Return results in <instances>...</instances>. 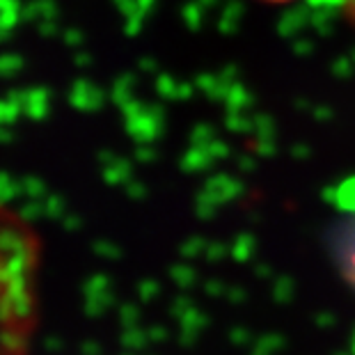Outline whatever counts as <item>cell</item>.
I'll list each match as a JSON object with an SVG mask.
<instances>
[{
  "label": "cell",
  "instance_id": "cell-1",
  "mask_svg": "<svg viewBox=\"0 0 355 355\" xmlns=\"http://www.w3.org/2000/svg\"><path fill=\"white\" fill-rule=\"evenodd\" d=\"M37 316L33 234L0 207V355H28Z\"/></svg>",
  "mask_w": 355,
  "mask_h": 355
},
{
  "label": "cell",
  "instance_id": "cell-2",
  "mask_svg": "<svg viewBox=\"0 0 355 355\" xmlns=\"http://www.w3.org/2000/svg\"><path fill=\"white\" fill-rule=\"evenodd\" d=\"M344 12L349 14V19L353 21V26H355V0H344Z\"/></svg>",
  "mask_w": 355,
  "mask_h": 355
},
{
  "label": "cell",
  "instance_id": "cell-3",
  "mask_svg": "<svg viewBox=\"0 0 355 355\" xmlns=\"http://www.w3.org/2000/svg\"><path fill=\"white\" fill-rule=\"evenodd\" d=\"M263 3H289V0H263Z\"/></svg>",
  "mask_w": 355,
  "mask_h": 355
}]
</instances>
